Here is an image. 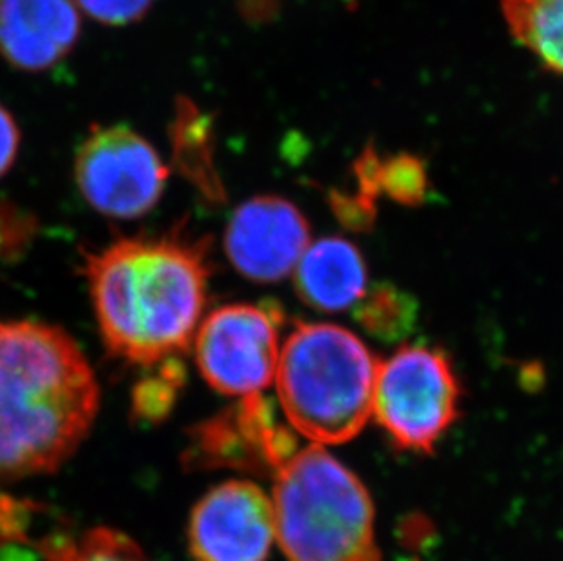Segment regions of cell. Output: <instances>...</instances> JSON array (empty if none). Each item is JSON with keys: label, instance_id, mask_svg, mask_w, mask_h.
Masks as SVG:
<instances>
[{"label": "cell", "instance_id": "6da1fadb", "mask_svg": "<svg viewBox=\"0 0 563 561\" xmlns=\"http://www.w3.org/2000/svg\"><path fill=\"white\" fill-rule=\"evenodd\" d=\"M208 252L207 239L181 230L86 252L91 302L113 358L154 366L190 349L207 305Z\"/></svg>", "mask_w": 563, "mask_h": 561}, {"label": "cell", "instance_id": "7a4b0ae2", "mask_svg": "<svg viewBox=\"0 0 563 561\" xmlns=\"http://www.w3.org/2000/svg\"><path fill=\"white\" fill-rule=\"evenodd\" d=\"M99 385L71 336L0 321V480L59 471L90 435Z\"/></svg>", "mask_w": 563, "mask_h": 561}, {"label": "cell", "instance_id": "3957f363", "mask_svg": "<svg viewBox=\"0 0 563 561\" xmlns=\"http://www.w3.org/2000/svg\"><path fill=\"white\" fill-rule=\"evenodd\" d=\"M276 540L290 561H382L371 494L319 443L274 472Z\"/></svg>", "mask_w": 563, "mask_h": 561}, {"label": "cell", "instance_id": "277c9868", "mask_svg": "<svg viewBox=\"0 0 563 561\" xmlns=\"http://www.w3.org/2000/svg\"><path fill=\"white\" fill-rule=\"evenodd\" d=\"M377 363L334 324H299L277 363V394L288 424L319 446L356 438L373 416Z\"/></svg>", "mask_w": 563, "mask_h": 561}, {"label": "cell", "instance_id": "5b68a950", "mask_svg": "<svg viewBox=\"0 0 563 561\" xmlns=\"http://www.w3.org/2000/svg\"><path fill=\"white\" fill-rule=\"evenodd\" d=\"M460 394L441 350L404 346L377 365L374 418L399 449L431 452L457 418Z\"/></svg>", "mask_w": 563, "mask_h": 561}, {"label": "cell", "instance_id": "8992f818", "mask_svg": "<svg viewBox=\"0 0 563 561\" xmlns=\"http://www.w3.org/2000/svg\"><path fill=\"white\" fill-rule=\"evenodd\" d=\"M168 168L154 146L128 127L93 128L75 157V180L108 218H143L159 202Z\"/></svg>", "mask_w": 563, "mask_h": 561}, {"label": "cell", "instance_id": "52a82bcc", "mask_svg": "<svg viewBox=\"0 0 563 561\" xmlns=\"http://www.w3.org/2000/svg\"><path fill=\"white\" fill-rule=\"evenodd\" d=\"M282 312L263 305H227L202 321L196 361L210 387L227 396L261 394L276 377Z\"/></svg>", "mask_w": 563, "mask_h": 561}, {"label": "cell", "instance_id": "ba28073f", "mask_svg": "<svg viewBox=\"0 0 563 561\" xmlns=\"http://www.w3.org/2000/svg\"><path fill=\"white\" fill-rule=\"evenodd\" d=\"M274 540L272 498L245 480L221 483L205 494L188 521L196 561H266Z\"/></svg>", "mask_w": 563, "mask_h": 561}, {"label": "cell", "instance_id": "9c48e42d", "mask_svg": "<svg viewBox=\"0 0 563 561\" xmlns=\"http://www.w3.org/2000/svg\"><path fill=\"white\" fill-rule=\"evenodd\" d=\"M294 452L290 432L277 424L271 403L254 394L196 425L188 432L183 461L188 469L229 466L274 474Z\"/></svg>", "mask_w": 563, "mask_h": 561}, {"label": "cell", "instance_id": "30bf717a", "mask_svg": "<svg viewBox=\"0 0 563 561\" xmlns=\"http://www.w3.org/2000/svg\"><path fill=\"white\" fill-rule=\"evenodd\" d=\"M309 223L282 197H254L241 205L224 233L235 271L255 283H276L296 271L309 249Z\"/></svg>", "mask_w": 563, "mask_h": 561}, {"label": "cell", "instance_id": "8fae6325", "mask_svg": "<svg viewBox=\"0 0 563 561\" xmlns=\"http://www.w3.org/2000/svg\"><path fill=\"white\" fill-rule=\"evenodd\" d=\"M75 0H0V55L22 72H44L75 48Z\"/></svg>", "mask_w": 563, "mask_h": 561}, {"label": "cell", "instance_id": "7c38bea8", "mask_svg": "<svg viewBox=\"0 0 563 561\" xmlns=\"http://www.w3.org/2000/svg\"><path fill=\"white\" fill-rule=\"evenodd\" d=\"M296 286L310 307L338 312L354 307L367 294V266L354 244L324 238L301 255Z\"/></svg>", "mask_w": 563, "mask_h": 561}, {"label": "cell", "instance_id": "4fadbf2b", "mask_svg": "<svg viewBox=\"0 0 563 561\" xmlns=\"http://www.w3.org/2000/svg\"><path fill=\"white\" fill-rule=\"evenodd\" d=\"M172 144L177 169L207 199L221 201L224 194L213 163L212 121L188 99L177 105Z\"/></svg>", "mask_w": 563, "mask_h": 561}, {"label": "cell", "instance_id": "5bb4252c", "mask_svg": "<svg viewBox=\"0 0 563 561\" xmlns=\"http://www.w3.org/2000/svg\"><path fill=\"white\" fill-rule=\"evenodd\" d=\"M501 8L516 41L563 75V0H501Z\"/></svg>", "mask_w": 563, "mask_h": 561}, {"label": "cell", "instance_id": "9a60e30c", "mask_svg": "<svg viewBox=\"0 0 563 561\" xmlns=\"http://www.w3.org/2000/svg\"><path fill=\"white\" fill-rule=\"evenodd\" d=\"M35 547L38 561H152L130 536L108 527L49 535Z\"/></svg>", "mask_w": 563, "mask_h": 561}, {"label": "cell", "instance_id": "2e32d148", "mask_svg": "<svg viewBox=\"0 0 563 561\" xmlns=\"http://www.w3.org/2000/svg\"><path fill=\"white\" fill-rule=\"evenodd\" d=\"M360 191L365 201L387 194L396 201L418 205L426 196L427 175L420 161L410 155H396L383 160L376 152L368 150L357 163Z\"/></svg>", "mask_w": 563, "mask_h": 561}, {"label": "cell", "instance_id": "e0dca14e", "mask_svg": "<svg viewBox=\"0 0 563 561\" xmlns=\"http://www.w3.org/2000/svg\"><path fill=\"white\" fill-rule=\"evenodd\" d=\"M185 382L187 371L177 358L159 363L155 374L144 377L133 387V418L143 424H161L172 413Z\"/></svg>", "mask_w": 563, "mask_h": 561}, {"label": "cell", "instance_id": "ac0fdd59", "mask_svg": "<svg viewBox=\"0 0 563 561\" xmlns=\"http://www.w3.org/2000/svg\"><path fill=\"white\" fill-rule=\"evenodd\" d=\"M357 310L363 327L382 339L407 334L415 323V305L393 286H377L373 294H365Z\"/></svg>", "mask_w": 563, "mask_h": 561}, {"label": "cell", "instance_id": "d6986e66", "mask_svg": "<svg viewBox=\"0 0 563 561\" xmlns=\"http://www.w3.org/2000/svg\"><path fill=\"white\" fill-rule=\"evenodd\" d=\"M86 15L108 26H126L148 13L154 0H75Z\"/></svg>", "mask_w": 563, "mask_h": 561}, {"label": "cell", "instance_id": "ffe728a7", "mask_svg": "<svg viewBox=\"0 0 563 561\" xmlns=\"http://www.w3.org/2000/svg\"><path fill=\"white\" fill-rule=\"evenodd\" d=\"M27 516V502H16L15 498L0 493V554H4L8 547L24 543L26 538L22 535V529L26 527Z\"/></svg>", "mask_w": 563, "mask_h": 561}, {"label": "cell", "instance_id": "44dd1931", "mask_svg": "<svg viewBox=\"0 0 563 561\" xmlns=\"http://www.w3.org/2000/svg\"><path fill=\"white\" fill-rule=\"evenodd\" d=\"M21 146V132L15 119L0 105V177L10 172Z\"/></svg>", "mask_w": 563, "mask_h": 561}]
</instances>
